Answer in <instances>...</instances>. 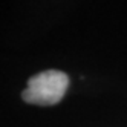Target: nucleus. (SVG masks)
<instances>
[{
	"mask_svg": "<svg viewBox=\"0 0 127 127\" xmlns=\"http://www.w3.org/2000/svg\"><path fill=\"white\" fill-rule=\"evenodd\" d=\"M69 87V77L58 69H48L32 75L28 86L22 92V99L35 106H55L58 104Z\"/></svg>",
	"mask_w": 127,
	"mask_h": 127,
	"instance_id": "obj_1",
	"label": "nucleus"
}]
</instances>
